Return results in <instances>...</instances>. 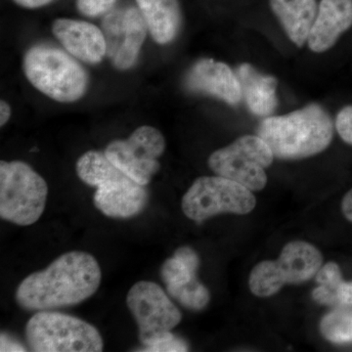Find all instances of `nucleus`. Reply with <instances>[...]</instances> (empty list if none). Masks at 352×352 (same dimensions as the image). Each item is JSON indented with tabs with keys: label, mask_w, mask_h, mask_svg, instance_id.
I'll use <instances>...</instances> for the list:
<instances>
[{
	"label": "nucleus",
	"mask_w": 352,
	"mask_h": 352,
	"mask_svg": "<svg viewBox=\"0 0 352 352\" xmlns=\"http://www.w3.org/2000/svg\"><path fill=\"white\" fill-rule=\"evenodd\" d=\"M101 279L100 266L92 254L66 252L45 270L25 278L16 291V300L31 311L73 307L94 296Z\"/></svg>",
	"instance_id": "f257e3e1"
},
{
	"label": "nucleus",
	"mask_w": 352,
	"mask_h": 352,
	"mask_svg": "<svg viewBox=\"0 0 352 352\" xmlns=\"http://www.w3.org/2000/svg\"><path fill=\"white\" fill-rule=\"evenodd\" d=\"M258 135L278 159H305L327 149L333 140V126L320 105L310 104L288 115L264 120Z\"/></svg>",
	"instance_id": "f03ea898"
},
{
	"label": "nucleus",
	"mask_w": 352,
	"mask_h": 352,
	"mask_svg": "<svg viewBox=\"0 0 352 352\" xmlns=\"http://www.w3.org/2000/svg\"><path fill=\"white\" fill-rule=\"evenodd\" d=\"M23 69L32 87L53 100L73 103L87 94V72L75 57L56 46H32L25 52Z\"/></svg>",
	"instance_id": "7ed1b4c3"
},
{
	"label": "nucleus",
	"mask_w": 352,
	"mask_h": 352,
	"mask_svg": "<svg viewBox=\"0 0 352 352\" xmlns=\"http://www.w3.org/2000/svg\"><path fill=\"white\" fill-rule=\"evenodd\" d=\"M28 346L34 352H100L104 342L91 324L61 312L41 310L25 326Z\"/></svg>",
	"instance_id": "20e7f679"
},
{
	"label": "nucleus",
	"mask_w": 352,
	"mask_h": 352,
	"mask_svg": "<svg viewBox=\"0 0 352 352\" xmlns=\"http://www.w3.org/2000/svg\"><path fill=\"white\" fill-rule=\"evenodd\" d=\"M48 186L43 176L21 161L0 162V217L29 226L44 212Z\"/></svg>",
	"instance_id": "39448f33"
},
{
	"label": "nucleus",
	"mask_w": 352,
	"mask_h": 352,
	"mask_svg": "<svg viewBox=\"0 0 352 352\" xmlns=\"http://www.w3.org/2000/svg\"><path fill=\"white\" fill-rule=\"evenodd\" d=\"M256 200L251 190L223 176H201L187 190L182 210L196 222L220 214H250Z\"/></svg>",
	"instance_id": "423d86ee"
},
{
	"label": "nucleus",
	"mask_w": 352,
	"mask_h": 352,
	"mask_svg": "<svg viewBox=\"0 0 352 352\" xmlns=\"http://www.w3.org/2000/svg\"><path fill=\"white\" fill-rule=\"evenodd\" d=\"M274 155L258 135H245L227 147L212 153L208 166L217 175L242 184L251 191H261L267 184L265 168Z\"/></svg>",
	"instance_id": "0eeeda50"
},
{
	"label": "nucleus",
	"mask_w": 352,
	"mask_h": 352,
	"mask_svg": "<svg viewBox=\"0 0 352 352\" xmlns=\"http://www.w3.org/2000/svg\"><path fill=\"white\" fill-rule=\"evenodd\" d=\"M126 305L138 323L139 340L144 349L163 339L182 322V312L154 282L134 284L127 294Z\"/></svg>",
	"instance_id": "6e6552de"
},
{
	"label": "nucleus",
	"mask_w": 352,
	"mask_h": 352,
	"mask_svg": "<svg viewBox=\"0 0 352 352\" xmlns=\"http://www.w3.org/2000/svg\"><path fill=\"white\" fill-rule=\"evenodd\" d=\"M166 146V139L159 129L143 126L126 140L112 141L105 154L124 175L146 186L161 168L157 159L164 154Z\"/></svg>",
	"instance_id": "1a4fd4ad"
},
{
	"label": "nucleus",
	"mask_w": 352,
	"mask_h": 352,
	"mask_svg": "<svg viewBox=\"0 0 352 352\" xmlns=\"http://www.w3.org/2000/svg\"><path fill=\"white\" fill-rule=\"evenodd\" d=\"M106 57L118 69H131L138 62L148 27L139 8L118 7L104 15L101 23Z\"/></svg>",
	"instance_id": "9d476101"
},
{
	"label": "nucleus",
	"mask_w": 352,
	"mask_h": 352,
	"mask_svg": "<svg viewBox=\"0 0 352 352\" xmlns=\"http://www.w3.org/2000/svg\"><path fill=\"white\" fill-rule=\"evenodd\" d=\"M323 256L314 245L294 241L285 245L277 261L258 263L259 273L266 289L275 295L286 284H300L316 275Z\"/></svg>",
	"instance_id": "9b49d317"
},
{
	"label": "nucleus",
	"mask_w": 352,
	"mask_h": 352,
	"mask_svg": "<svg viewBox=\"0 0 352 352\" xmlns=\"http://www.w3.org/2000/svg\"><path fill=\"white\" fill-rule=\"evenodd\" d=\"M185 87L197 94L210 95L235 106L242 100V87L237 74L228 65L214 59H201L185 76Z\"/></svg>",
	"instance_id": "f8f14e48"
},
{
	"label": "nucleus",
	"mask_w": 352,
	"mask_h": 352,
	"mask_svg": "<svg viewBox=\"0 0 352 352\" xmlns=\"http://www.w3.org/2000/svg\"><path fill=\"white\" fill-rule=\"evenodd\" d=\"M148 199L145 186L122 173L99 185L94 201L97 210L106 217L131 219L144 210Z\"/></svg>",
	"instance_id": "ddd939ff"
},
{
	"label": "nucleus",
	"mask_w": 352,
	"mask_h": 352,
	"mask_svg": "<svg viewBox=\"0 0 352 352\" xmlns=\"http://www.w3.org/2000/svg\"><path fill=\"white\" fill-rule=\"evenodd\" d=\"M52 32L67 52L87 64H98L106 57V41L100 28L72 19L55 20Z\"/></svg>",
	"instance_id": "4468645a"
},
{
	"label": "nucleus",
	"mask_w": 352,
	"mask_h": 352,
	"mask_svg": "<svg viewBox=\"0 0 352 352\" xmlns=\"http://www.w3.org/2000/svg\"><path fill=\"white\" fill-rule=\"evenodd\" d=\"M351 27L352 0H321L308 46L314 52H325Z\"/></svg>",
	"instance_id": "2eb2a0df"
},
{
	"label": "nucleus",
	"mask_w": 352,
	"mask_h": 352,
	"mask_svg": "<svg viewBox=\"0 0 352 352\" xmlns=\"http://www.w3.org/2000/svg\"><path fill=\"white\" fill-rule=\"evenodd\" d=\"M157 43H170L179 34L182 13L178 0H135Z\"/></svg>",
	"instance_id": "dca6fc26"
},
{
	"label": "nucleus",
	"mask_w": 352,
	"mask_h": 352,
	"mask_svg": "<svg viewBox=\"0 0 352 352\" xmlns=\"http://www.w3.org/2000/svg\"><path fill=\"white\" fill-rule=\"evenodd\" d=\"M236 74L249 110L261 117L274 112L278 104L276 78L259 73L251 64L241 65Z\"/></svg>",
	"instance_id": "f3484780"
},
{
	"label": "nucleus",
	"mask_w": 352,
	"mask_h": 352,
	"mask_svg": "<svg viewBox=\"0 0 352 352\" xmlns=\"http://www.w3.org/2000/svg\"><path fill=\"white\" fill-rule=\"evenodd\" d=\"M270 4L289 39L298 47L305 45L318 12L316 0H270Z\"/></svg>",
	"instance_id": "a211bd4d"
},
{
	"label": "nucleus",
	"mask_w": 352,
	"mask_h": 352,
	"mask_svg": "<svg viewBox=\"0 0 352 352\" xmlns=\"http://www.w3.org/2000/svg\"><path fill=\"white\" fill-rule=\"evenodd\" d=\"M76 171L82 182L94 187L124 173L109 160L105 152L99 151L85 153L76 162Z\"/></svg>",
	"instance_id": "6ab92c4d"
},
{
	"label": "nucleus",
	"mask_w": 352,
	"mask_h": 352,
	"mask_svg": "<svg viewBox=\"0 0 352 352\" xmlns=\"http://www.w3.org/2000/svg\"><path fill=\"white\" fill-rule=\"evenodd\" d=\"M320 331L325 339L335 344L352 342V307H339L325 315Z\"/></svg>",
	"instance_id": "aec40b11"
},
{
	"label": "nucleus",
	"mask_w": 352,
	"mask_h": 352,
	"mask_svg": "<svg viewBox=\"0 0 352 352\" xmlns=\"http://www.w3.org/2000/svg\"><path fill=\"white\" fill-rule=\"evenodd\" d=\"M342 281L340 266L333 261L326 263L316 273V282L320 286L314 289L312 298L320 305L339 307L336 294Z\"/></svg>",
	"instance_id": "412c9836"
},
{
	"label": "nucleus",
	"mask_w": 352,
	"mask_h": 352,
	"mask_svg": "<svg viewBox=\"0 0 352 352\" xmlns=\"http://www.w3.org/2000/svg\"><path fill=\"white\" fill-rule=\"evenodd\" d=\"M166 291L171 298L191 310L204 309L207 307L210 300L207 287L200 283L197 278L182 286L166 288Z\"/></svg>",
	"instance_id": "4be33fe9"
},
{
	"label": "nucleus",
	"mask_w": 352,
	"mask_h": 352,
	"mask_svg": "<svg viewBox=\"0 0 352 352\" xmlns=\"http://www.w3.org/2000/svg\"><path fill=\"white\" fill-rule=\"evenodd\" d=\"M197 271L192 270L179 258L166 259L161 268V277L166 288L179 287L196 279Z\"/></svg>",
	"instance_id": "5701e85b"
},
{
	"label": "nucleus",
	"mask_w": 352,
	"mask_h": 352,
	"mask_svg": "<svg viewBox=\"0 0 352 352\" xmlns=\"http://www.w3.org/2000/svg\"><path fill=\"white\" fill-rule=\"evenodd\" d=\"M118 0H76L78 11L87 17L105 15L112 10Z\"/></svg>",
	"instance_id": "b1692460"
},
{
	"label": "nucleus",
	"mask_w": 352,
	"mask_h": 352,
	"mask_svg": "<svg viewBox=\"0 0 352 352\" xmlns=\"http://www.w3.org/2000/svg\"><path fill=\"white\" fill-rule=\"evenodd\" d=\"M143 351L151 352H182L188 351V346L180 338L176 337L173 333H168L163 339L153 344L152 346L145 347Z\"/></svg>",
	"instance_id": "393cba45"
},
{
	"label": "nucleus",
	"mask_w": 352,
	"mask_h": 352,
	"mask_svg": "<svg viewBox=\"0 0 352 352\" xmlns=\"http://www.w3.org/2000/svg\"><path fill=\"white\" fill-rule=\"evenodd\" d=\"M336 129L340 138L347 144L352 145V106H346L338 113Z\"/></svg>",
	"instance_id": "a878e982"
},
{
	"label": "nucleus",
	"mask_w": 352,
	"mask_h": 352,
	"mask_svg": "<svg viewBox=\"0 0 352 352\" xmlns=\"http://www.w3.org/2000/svg\"><path fill=\"white\" fill-rule=\"evenodd\" d=\"M173 256L182 261L192 270L198 272L199 267H200V258H199L198 254L192 248L180 247L179 249L176 250Z\"/></svg>",
	"instance_id": "bb28decb"
},
{
	"label": "nucleus",
	"mask_w": 352,
	"mask_h": 352,
	"mask_svg": "<svg viewBox=\"0 0 352 352\" xmlns=\"http://www.w3.org/2000/svg\"><path fill=\"white\" fill-rule=\"evenodd\" d=\"M336 295L339 307H352V282L342 281Z\"/></svg>",
	"instance_id": "cd10ccee"
},
{
	"label": "nucleus",
	"mask_w": 352,
	"mask_h": 352,
	"mask_svg": "<svg viewBox=\"0 0 352 352\" xmlns=\"http://www.w3.org/2000/svg\"><path fill=\"white\" fill-rule=\"evenodd\" d=\"M1 351H25L22 344H18L12 338H9L6 333H1Z\"/></svg>",
	"instance_id": "c85d7f7f"
},
{
	"label": "nucleus",
	"mask_w": 352,
	"mask_h": 352,
	"mask_svg": "<svg viewBox=\"0 0 352 352\" xmlns=\"http://www.w3.org/2000/svg\"><path fill=\"white\" fill-rule=\"evenodd\" d=\"M342 210L344 217L352 223V189L349 190L342 199Z\"/></svg>",
	"instance_id": "c756f323"
},
{
	"label": "nucleus",
	"mask_w": 352,
	"mask_h": 352,
	"mask_svg": "<svg viewBox=\"0 0 352 352\" xmlns=\"http://www.w3.org/2000/svg\"><path fill=\"white\" fill-rule=\"evenodd\" d=\"M52 0H14L18 6L25 7V8H38V7L46 6L50 3Z\"/></svg>",
	"instance_id": "7c9ffc66"
},
{
	"label": "nucleus",
	"mask_w": 352,
	"mask_h": 352,
	"mask_svg": "<svg viewBox=\"0 0 352 352\" xmlns=\"http://www.w3.org/2000/svg\"><path fill=\"white\" fill-rule=\"evenodd\" d=\"M11 117V107L6 101L0 102V126H6Z\"/></svg>",
	"instance_id": "2f4dec72"
}]
</instances>
